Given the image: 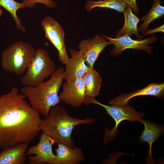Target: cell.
<instances>
[{"label": "cell", "mask_w": 164, "mask_h": 164, "mask_svg": "<svg viewBox=\"0 0 164 164\" xmlns=\"http://www.w3.org/2000/svg\"><path fill=\"white\" fill-rule=\"evenodd\" d=\"M15 87L0 96V149L29 144L41 130L40 114Z\"/></svg>", "instance_id": "6da1fadb"}, {"label": "cell", "mask_w": 164, "mask_h": 164, "mask_svg": "<svg viewBox=\"0 0 164 164\" xmlns=\"http://www.w3.org/2000/svg\"><path fill=\"white\" fill-rule=\"evenodd\" d=\"M95 118H87L84 119L73 118L70 116L67 110L57 105L52 107L48 115L42 120L40 128L43 133L52 138L58 143L67 146L75 147L71 135L77 125L92 124Z\"/></svg>", "instance_id": "7a4b0ae2"}, {"label": "cell", "mask_w": 164, "mask_h": 164, "mask_svg": "<svg viewBox=\"0 0 164 164\" xmlns=\"http://www.w3.org/2000/svg\"><path fill=\"white\" fill-rule=\"evenodd\" d=\"M64 70L60 67L47 81L36 86H25L21 89L22 94L28 98L31 106L45 116L48 115L52 107L60 102L58 93L64 79Z\"/></svg>", "instance_id": "3957f363"}, {"label": "cell", "mask_w": 164, "mask_h": 164, "mask_svg": "<svg viewBox=\"0 0 164 164\" xmlns=\"http://www.w3.org/2000/svg\"><path fill=\"white\" fill-rule=\"evenodd\" d=\"M36 53V50L29 43L16 42L3 52L1 57L2 68L10 73L21 75L27 70Z\"/></svg>", "instance_id": "277c9868"}, {"label": "cell", "mask_w": 164, "mask_h": 164, "mask_svg": "<svg viewBox=\"0 0 164 164\" xmlns=\"http://www.w3.org/2000/svg\"><path fill=\"white\" fill-rule=\"evenodd\" d=\"M56 65L45 49L39 48L28 67L26 74L20 79L21 84L25 86H36L56 71Z\"/></svg>", "instance_id": "5b68a950"}, {"label": "cell", "mask_w": 164, "mask_h": 164, "mask_svg": "<svg viewBox=\"0 0 164 164\" xmlns=\"http://www.w3.org/2000/svg\"><path fill=\"white\" fill-rule=\"evenodd\" d=\"M93 103L100 105L106 110V113L114 120L115 125L111 130L106 128L105 129L104 144L106 145L113 140L118 133V127L122 121L127 120L132 122L138 121L142 119L145 115L143 112H138L128 104L124 106L115 105H108L101 103L94 97L86 96L84 104Z\"/></svg>", "instance_id": "8992f818"}, {"label": "cell", "mask_w": 164, "mask_h": 164, "mask_svg": "<svg viewBox=\"0 0 164 164\" xmlns=\"http://www.w3.org/2000/svg\"><path fill=\"white\" fill-rule=\"evenodd\" d=\"M41 24L45 37L57 50L60 60L65 64L69 58L66 50L64 33L62 27L57 21L50 16L44 18Z\"/></svg>", "instance_id": "52a82bcc"}, {"label": "cell", "mask_w": 164, "mask_h": 164, "mask_svg": "<svg viewBox=\"0 0 164 164\" xmlns=\"http://www.w3.org/2000/svg\"><path fill=\"white\" fill-rule=\"evenodd\" d=\"M54 142L52 138L43 133L38 143L27 150L26 154L29 155V163L31 164H54L56 155L53 152L52 145Z\"/></svg>", "instance_id": "ba28073f"}, {"label": "cell", "mask_w": 164, "mask_h": 164, "mask_svg": "<svg viewBox=\"0 0 164 164\" xmlns=\"http://www.w3.org/2000/svg\"><path fill=\"white\" fill-rule=\"evenodd\" d=\"M102 36L114 46V48L110 52L111 55L114 56H117L128 49L142 50H145L148 54H151L153 47L149 45L155 42L157 40L156 37L154 35L143 40L139 39L134 40L128 36L115 38H111L104 35Z\"/></svg>", "instance_id": "9c48e42d"}, {"label": "cell", "mask_w": 164, "mask_h": 164, "mask_svg": "<svg viewBox=\"0 0 164 164\" xmlns=\"http://www.w3.org/2000/svg\"><path fill=\"white\" fill-rule=\"evenodd\" d=\"M111 44L103 36L97 35L91 39L81 41L78 45V51L84 59L86 65L92 70L100 53L106 46Z\"/></svg>", "instance_id": "30bf717a"}, {"label": "cell", "mask_w": 164, "mask_h": 164, "mask_svg": "<svg viewBox=\"0 0 164 164\" xmlns=\"http://www.w3.org/2000/svg\"><path fill=\"white\" fill-rule=\"evenodd\" d=\"M63 87V90L59 95L60 100L74 108L81 107L86 96L82 77L66 81Z\"/></svg>", "instance_id": "8fae6325"}, {"label": "cell", "mask_w": 164, "mask_h": 164, "mask_svg": "<svg viewBox=\"0 0 164 164\" xmlns=\"http://www.w3.org/2000/svg\"><path fill=\"white\" fill-rule=\"evenodd\" d=\"M164 95V84L151 83L148 86L136 91L129 93L122 94L114 98L109 103L111 105L121 106L128 104L129 100L136 96L142 95H150L162 99Z\"/></svg>", "instance_id": "7c38bea8"}, {"label": "cell", "mask_w": 164, "mask_h": 164, "mask_svg": "<svg viewBox=\"0 0 164 164\" xmlns=\"http://www.w3.org/2000/svg\"><path fill=\"white\" fill-rule=\"evenodd\" d=\"M71 57L65 63L66 68L63 74V79L70 81L81 78L91 69L86 64L84 60L78 51L69 50Z\"/></svg>", "instance_id": "4fadbf2b"}, {"label": "cell", "mask_w": 164, "mask_h": 164, "mask_svg": "<svg viewBox=\"0 0 164 164\" xmlns=\"http://www.w3.org/2000/svg\"><path fill=\"white\" fill-rule=\"evenodd\" d=\"M138 121L144 125V130L141 136L138 138L139 143L140 144L145 142L148 143L149 149L146 158V162L149 164H154L155 161L151 153L152 145L163 133L164 127L155 123H151L148 120H144L142 119Z\"/></svg>", "instance_id": "5bb4252c"}, {"label": "cell", "mask_w": 164, "mask_h": 164, "mask_svg": "<svg viewBox=\"0 0 164 164\" xmlns=\"http://www.w3.org/2000/svg\"><path fill=\"white\" fill-rule=\"evenodd\" d=\"M29 144L19 143L5 148L0 152V164H24L27 159L26 154Z\"/></svg>", "instance_id": "9a60e30c"}, {"label": "cell", "mask_w": 164, "mask_h": 164, "mask_svg": "<svg viewBox=\"0 0 164 164\" xmlns=\"http://www.w3.org/2000/svg\"><path fill=\"white\" fill-rule=\"evenodd\" d=\"M58 146L54 164H78L85 160L81 149L70 148L61 143H58Z\"/></svg>", "instance_id": "2e32d148"}, {"label": "cell", "mask_w": 164, "mask_h": 164, "mask_svg": "<svg viewBox=\"0 0 164 164\" xmlns=\"http://www.w3.org/2000/svg\"><path fill=\"white\" fill-rule=\"evenodd\" d=\"M125 16V23L123 28L118 30L116 34V37L124 36L130 37L133 34L139 39L142 38V36L138 34L137 25L139 19L132 12V9L127 6L124 12Z\"/></svg>", "instance_id": "e0dca14e"}, {"label": "cell", "mask_w": 164, "mask_h": 164, "mask_svg": "<svg viewBox=\"0 0 164 164\" xmlns=\"http://www.w3.org/2000/svg\"><path fill=\"white\" fill-rule=\"evenodd\" d=\"M84 84L86 96L94 97L99 94L102 79L98 72L94 69L86 73L82 77Z\"/></svg>", "instance_id": "ac0fdd59"}, {"label": "cell", "mask_w": 164, "mask_h": 164, "mask_svg": "<svg viewBox=\"0 0 164 164\" xmlns=\"http://www.w3.org/2000/svg\"><path fill=\"white\" fill-rule=\"evenodd\" d=\"M164 15V7L160 4V0H153L152 6L148 14L140 20L143 21L138 28V31L142 33L146 32L149 24Z\"/></svg>", "instance_id": "d6986e66"}, {"label": "cell", "mask_w": 164, "mask_h": 164, "mask_svg": "<svg viewBox=\"0 0 164 164\" xmlns=\"http://www.w3.org/2000/svg\"><path fill=\"white\" fill-rule=\"evenodd\" d=\"M127 5L123 0H103L100 1H88L85 4V9L90 12L96 7L105 8L116 10L124 13Z\"/></svg>", "instance_id": "ffe728a7"}, {"label": "cell", "mask_w": 164, "mask_h": 164, "mask_svg": "<svg viewBox=\"0 0 164 164\" xmlns=\"http://www.w3.org/2000/svg\"><path fill=\"white\" fill-rule=\"evenodd\" d=\"M0 5L11 14L15 21L17 29L25 32L26 29L22 26L21 21L16 15L17 10L20 8H22L21 3L17 2L14 0H0Z\"/></svg>", "instance_id": "44dd1931"}, {"label": "cell", "mask_w": 164, "mask_h": 164, "mask_svg": "<svg viewBox=\"0 0 164 164\" xmlns=\"http://www.w3.org/2000/svg\"><path fill=\"white\" fill-rule=\"evenodd\" d=\"M37 3L44 4L50 8H53L57 6V4L53 0H22L21 3L22 8L29 7L32 8Z\"/></svg>", "instance_id": "7402d4cb"}, {"label": "cell", "mask_w": 164, "mask_h": 164, "mask_svg": "<svg viewBox=\"0 0 164 164\" xmlns=\"http://www.w3.org/2000/svg\"><path fill=\"white\" fill-rule=\"evenodd\" d=\"M127 6L132 9L135 13L138 14L140 11L136 2V0H123Z\"/></svg>", "instance_id": "603a6c76"}, {"label": "cell", "mask_w": 164, "mask_h": 164, "mask_svg": "<svg viewBox=\"0 0 164 164\" xmlns=\"http://www.w3.org/2000/svg\"><path fill=\"white\" fill-rule=\"evenodd\" d=\"M164 32V24L154 29H149L147 31L145 32L142 33V34L143 35H147L149 34H153L156 32Z\"/></svg>", "instance_id": "cb8c5ba5"}, {"label": "cell", "mask_w": 164, "mask_h": 164, "mask_svg": "<svg viewBox=\"0 0 164 164\" xmlns=\"http://www.w3.org/2000/svg\"><path fill=\"white\" fill-rule=\"evenodd\" d=\"M2 14V10L0 9V16H1Z\"/></svg>", "instance_id": "d4e9b609"}]
</instances>
